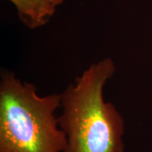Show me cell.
<instances>
[{"instance_id": "1", "label": "cell", "mask_w": 152, "mask_h": 152, "mask_svg": "<svg viewBox=\"0 0 152 152\" xmlns=\"http://www.w3.org/2000/svg\"><path fill=\"white\" fill-rule=\"evenodd\" d=\"M116 72L111 58L95 62L61 93L58 118L67 137L64 152H124L125 121L104 87Z\"/></svg>"}, {"instance_id": "2", "label": "cell", "mask_w": 152, "mask_h": 152, "mask_svg": "<svg viewBox=\"0 0 152 152\" xmlns=\"http://www.w3.org/2000/svg\"><path fill=\"white\" fill-rule=\"evenodd\" d=\"M61 95L42 96L31 83L1 74L0 152H64L67 137L55 113Z\"/></svg>"}, {"instance_id": "3", "label": "cell", "mask_w": 152, "mask_h": 152, "mask_svg": "<svg viewBox=\"0 0 152 152\" xmlns=\"http://www.w3.org/2000/svg\"><path fill=\"white\" fill-rule=\"evenodd\" d=\"M15 6L19 18L31 29L41 27L53 15L64 0H10Z\"/></svg>"}]
</instances>
